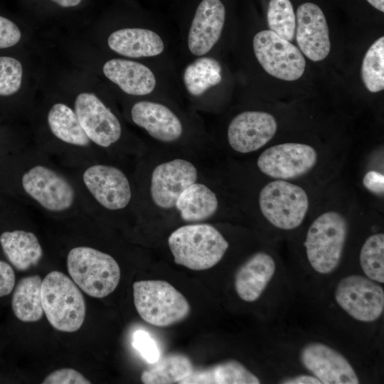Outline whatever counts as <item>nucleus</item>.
<instances>
[{
	"label": "nucleus",
	"instance_id": "nucleus-38",
	"mask_svg": "<svg viewBox=\"0 0 384 384\" xmlns=\"http://www.w3.org/2000/svg\"><path fill=\"white\" fill-rule=\"evenodd\" d=\"M283 384H321V382L311 374H299L282 379Z\"/></svg>",
	"mask_w": 384,
	"mask_h": 384
},
{
	"label": "nucleus",
	"instance_id": "nucleus-30",
	"mask_svg": "<svg viewBox=\"0 0 384 384\" xmlns=\"http://www.w3.org/2000/svg\"><path fill=\"white\" fill-rule=\"evenodd\" d=\"M361 78L367 90L378 92L384 89V37L377 39L367 50L362 63Z\"/></svg>",
	"mask_w": 384,
	"mask_h": 384
},
{
	"label": "nucleus",
	"instance_id": "nucleus-6",
	"mask_svg": "<svg viewBox=\"0 0 384 384\" xmlns=\"http://www.w3.org/2000/svg\"><path fill=\"white\" fill-rule=\"evenodd\" d=\"M259 207L263 217L274 228L292 230L299 227L309 210L306 191L287 180L274 179L259 194Z\"/></svg>",
	"mask_w": 384,
	"mask_h": 384
},
{
	"label": "nucleus",
	"instance_id": "nucleus-37",
	"mask_svg": "<svg viewBox=\"0 0 384 384\" xmlns=\"http://www.w3.org/2000/svg\"><path fill=\"white\" fill-rule=\"evenodd\" d=\"M364 187L369 191L381 195L384 192V176L375 170L367 171L363 178Z\"/></svg>",
	"mask_w": 384,
	"mask_h": 384
},
{
	"label": "nucleus",
	"instance_id": "nucleus-2",
	"mask_svg": "<svg viewBox=\"0 0 384 384\" xmlns=\"http://www.w3.org/2000/svg\"><path fill=\"white\" fill-rule=\"evenodd\" d=\"M175 263L193 270H204L217 265L229 243L220 232L207 223L181 226L168 238Z\"/></svg>",
	"mask_w": 384,
	"mask_h": 384
},
{
	"label": "nucleus",
	"instance_id": "nucleus-19",
	"mask_svg": "<svg viewBox=\"0 0 384 384\" xmlns=\"http://www.w3.org/2000/svg\"><path fill=\"white\" fill-rule=\"evenodd\" d=\"M132 119L144 129L154 139L163 142L178 139L183 133L179 118L166 105L143 100L136 102L131 110Z\"/></svg>",
	"mask_w": 384,
	"mask_h": 384
},
{
	"label": "nucleus",
	"instance_id": "nucleus-25",
	"mask_svg": "<svg viewBox=\"0 0 384 384\" xmlns=\"http://www.w3.org/2000/svg\"><path fill=\"white\" fill-rule=\"evenodd\" d=\"M42 279L38 275L22 278L12 296L11 308L16 317L23 322L39 321L44 314L42 305Z\"/></svg>",
	"mask_w": 384,
	"mask_h": 384
},
{
	"label": "nucleus",
	"instance_id": "nucleus-15",
	"mask_svg": "<svg viewBox=\"0 0 384 384\" xmlns=\"http://www.w3.org/2000/svg\"><path fill=\"white\" fill-rule=\"evenodd\" d=\"M82 179L95 200L107 209H122L131 200L129 180L124 172L117 167L104 164L92 165L84 171Z\"/></svg>",
	"mask_w": 384,
	"mask_h": 384
},
{
	"label": "nucleus",
	"instance_id": "nucleus-20",
	"mask_svg": "<svg viewBox=\"0 0 384 384\" xmlns=\"http://www.w3.org/2000/svg\"><path fill=\"white\" fill-rule=\"evenodd\" d=\"M102 71L107 78L131 95H149L155 90L157 83L152 70L134 60L110 59L104 64Z\"/></svg>",
	"mask_w": 384,
	"mask_h": 384
},
{
	"label": "nucleus",
	"instance_id": "nucleus-3",
	"mask_svg": "<svg viewBox=\"0 0 384 384\" xmlns=\"http://www.w3.org/2000/svg\"><path fill=\"white\" fill-rule=\"evenodd\" d=\"M43 312L56 330L74 332L82 325L86 312L84 297L77 284L64 273L52 271L42 281Z\"/></svg>",
	"mask_w": 384,
	"mask_h": 384
},
{
	"label": "nucleus",
	"instance_id": "nucleus-24",
	"mask_svg": "<svg viewBox=\"0 0 384 384\" xmlns=\"http://www.w3.org/2000/svg\"><path fill=\"white\" fill-rule=\"evenodd\" d=\"M260 378L236 360L194 370L181 384H258Z\"/></svg>",
	"mask_w": 384,
	"mask_h": 384
},
{
	"label": "nucleus",
	"instance_id": "nucleus-9",
	"mask_svg": "<svg viewBox=\"0 0 384 384\" xmlns=\"http://www.w3.org/2000/svg\"><path fill=\"white\" fill-rule=\"evenodd\" d=\"M317 151L311 145L287 142L268 147L259 156L257 166L274 179L290 180L309 173L317 164Z\"/></svg>",
	"mask_w": 384,
	"mask_h": 384
},
{
	"label": "nucleus",
	"instance_id": "nucleus-11",
	"mask_svg": "<svg viewBox=\"0 0 384 384\" xmlns=\"http://www.w3.org/2000/svg\"><path fill=\"white\" fill-rule=\"evenodd\" d=\"M299 361L321 384H358L360 379L355 368L339 351L321 342H309L302 346Z\"/></svg>",
	"mask_w": 384,
	"mask_h": 384
},
{
	"label": "nucleus",
	"instance_id": "nucleus-35",
	"mask_svg": "<svg viewBox=\"0 0 384 384\" xmlns=\"http://www.w3.org/2000/svg\"><path fill=\"white\" fill-rule=\"evenodd\" d=\"M21 38V33L18 26L10 19L0 16V49L16 45Z\"/></svg>",
	"mask_w": 384,
	"mask_h": 384
},
{
	"label": "nucleus",
	"instance_id": "nucleus-39",
	"mask_svg": "<svg viewBox=\"0 0 384 384\" xmlns=\"http://www.w3.org/2000/svg\"><path fill=\"white\" fill-rule=\"evenodd\" d=\"M63 7H73L78 5L82 0H51Z\"/></svg>",
	"mask_w": 384,
	"mask_h": 384
},
{
	"label": "nucleus",
	"instance_id": "nucleus-23",
	"mask_svg": "<svg viewBox=\"0 0 384 384\" xmlns=\"http://www.w3.org/2000/svg\"><path fill=\"white\" fill-rule=\"evenodd\" d=\"M175 207L184 221L200 222L215 213L218 201L215 193L207 186L195 182L179 195Z\"/></svg>",
	"mask_w": 384,
	"mask_h": 384
},
{
	"label": "nucleus",
	"instance_id": "nucleus-16",
	"mask_svg": "<svg viewBox=\"0 0 384 384\" xmlns=\"http://www.w3.org/2000/svg\"><path fill=\"white\" fill-rule=\"evenodd\" d=\"M295 31L299 49L308 58L316 62L327 57L331 50L329 31L319 6L306 2L298 7Z\"/></svg>",
	"mask_w": 384,
	"mask_h": 384
},
{
	"label": "nucleus",
	"instance_id": "nucleus-29",
	"mask_svg": "<svg viewBox=\"0 0 384 384\" xmlns=\"http://www.w3.org/2000/svg\"><path fill=\"white\" fill-rule=\"evenodd\" d=\"M359 264L363 274L378 283H384V234L369 235L361 246Z\"/></svg>",
	"mask_w": 384,
	"mask_h": 384
},
{
	"label": "nucleus",
	"instance_id": "nucleus-17",
	"mask_svg": "<svg viewBox=\"0 0 384 384\" xmlns=\"http://www.w3.org/2000/svg\"><path fill=\"white\" fill-rule=\"evenodd\" d=\"M225 20V9L220 0H202L188 33L190 53L198 57L209 53L220 38Z\"/></svg>",
	"mask_w": 384,
	"mask_h": 384
},
{
	"label": "nucleus",
	"instance_id": "nucleus-1",
	"mask_svg": "<svg viewBox=\"0 0 384 384\" xmlns=\"http://www.w3.org/2000/svg\"><path fill=\"white\" fill-rule=\"evenodd\" d=\"M348 232V221L337 210L325 211L311 223L304 247L308 263L316 273L327 275L338 267Z\"/></svg>",
	"mask_w": 384,
	"mask_h": 384
},
{
	"label": "nucleus",
	"instance_id": "nucleus-27",
	"mask_svg": "<svg viewBox=\"0 0 384 384\" xmlns=\"http://www.w3.org/2000/svg\"><path fill=\"white\" fill-rule=\"evenodd\" d=\"M193 371L191 359L181 353H171L159 358L144 370L141 380L145 384L181 383Z\"/></svg>",
	"mask_w": 384,
	"mask_h": 384
},
{
	"label": "nucleus",
	"instance_id": "nucleus-22",
	"mask_svg": "<svg viewBox=\"0 0 384 384\" xmlns=\"http://www.w3.org/2000/svg\"><path fill=\"white\" fill-rule=\"evenodd\" d=\"M0 246L8 261L18 271L36 265L43 256L37 237L23 230L3 231L0 234Z\"/></svg>",
	"mask_w": 384,
	"mask_h": 384
},
{
	"label": "nucleus",
	"instance_id": "nucleus-36",
	"mask_svg": "<svg viewBox=\"0 0 384 384\" xmlns=\"http://www.w3.org/2000/svg\"><path fill=\"white\" fill-rule=\"evenodd\" d=\"M16 282L13 267L0 260V297L9 295L14 290Z\"/></svg>",
	"mask_w": 384,
	"mask_h": 384
},
{
	"label": "nucleus",
	"instance_id": "nucleus-34",
	"mask_svg": "<svg viewBox=\"0 0 384 384\" xmlns=\"http://www.w3.org/2000/svg\"><path fill=\"white\" fill-rule=\"evenodd\" d=\"M43 384H90L91 382L78 370L65 368L53 371L42 382Z\"/></svg>",
	"mask_w": 384,
	"mask_h": 384
},
{
	"label": "nucleus",
	"instance_id": "nucleus-14",
	"mask_svg": "<svg viewBox=\"0 0 384 384\" xmlns=\"http://www.w3.org/2000/svg\"><path fill=\"white\" fill-rule=\"evenodd\" d=\"M197 178L196 168L187 160L176 159L160 164L151 174V199L161 208H171L183 191L196 182Z\"/></svg>",
	"mask_w": 384,
	"mask_h": 384
},
{
	"label": "nucleus",
	"instance_id": "nucleus-5",
	"mask_svg": "<svg viewBox=\"0 0 384 384\" xmlns=\"http://www.w3.org/2000/svg\"><path fill=\"white\" fill-rule=\"evenodd\" d=\"M135 308L146 323L166 327L186 319L191 306L185 297L164 280H142L133 284Z\"/></svg>",
	"mask_w": 384,
	"mask_h": 384
},
{
	"label": "nucleus",
	"instance_id": "nucleus-7",
	"mask_svg": "<svg viewBox=\"0 0 384 384\" xmlns=\"http://www.w3.org/2000/svg\"><path fill=\"white\" fill-rule=\"evenodd\" d=\"M381 284L360 274L342 277L336 284L334 297L348 316L361 323H373L384 311V290Z\"/></svg>",
	"mask_w": 384,
	"mask_h": 384
},
{
	"label": "nucleus",
	"instance_id": "nucleus-28",
	"mask_svg": "<svg viewBox=\"0 0 384 384\" xmlns=\"http://www.w3.org/2000/svg\"><path fill=\"white\" fill-rule=\"evenodd\" d=\"M48 124L54 136L65 143L80 146L90 144L75 111L65 104L52 106L48 114Z\"/></svg>",
	"mask_w": 384,
	"mask_h": 384
},
{
	"label": "nucleus",
	"instance_id": "nucleus-41",
	"mask_svg": "<svg viewBox=\"0 0 384 384\" xmlns=\"http://www.w3.org/2000/svg\"><path fill=\"white\" fill-rule=\"evenodd\" d=\"M1 149H0V156H1Z\"/></svg>",
	"mask_w": 384,
	"mask_h": 384
},
{
	"label": "nucleus",
	"instance_id": "nucleus-40",
	"mask_svg": "<svg viewBox=\"0 0 384 384\" xmlns=\"http://www.w3.org/2000/svg\"><path fill=\"white\" fill-rule=\"evenodd\" d=\"M367 1L378 10L384 11V0H367Z\"/></svg>",
	"mask_w": 384,
	"mask_h": 384
},
{
	"label": "nucleus",
	"instance_id": "nucleus-33",
	"mask_svg": "<svg viewBox=\"0 0 384 384\" xmlns=\"http://www.w3.org/2000/svg\"><path fill=\"white\" fill-rule=\"evenodd\" d=\"M133 346L140 353L142 358L149 363L156 362L160 358L159 348L146 331L139 330L133 336Z\"/></svg>",
	"mask_w": 384,
	"mask_h": 384
},
{
	"label": "nucleus",
	"instance_id": "nucleus-10",
	"mask_svg": "<svg viewBox=\"0 0 384 384\" xmlns=\"http://www.w3.org/2000/svg\"><path fill=\"white\" fill-rule=\"evenodd\" d=\"M23 191L45 209L62 212L69 209L75 200V191L69 181L50 168L36 165L21 178Z\"/></svg>",
	"mask_w": 384,
	"mask_h": 384
},
{
	"label": "nucleus",
	"instance_id": "nucleus-13",
	"mask_svg": "<svg viewBox=\"0 0 384 384\" xmlns=\"http://www.w3.org/2000/svg\"><path fill=\"white\" fill-rule=\"evenodd\" d=\"M277 127L274 117L268 112H242L230 121L228 127V141L231 148L238 152H253L274 137Z\"/></svg>",
	"mask_w": 384,
	"mask_h": 384
},
{
	"label": "nucleus",
	"instance_id": "nucleus-8",
	"mask_svg": "<svg viewBox=\"0 0 384 384\" xmlns=\"http://www.w3.org/2000/svg\"><path fill=\"white\" fill-rule=\"evenodd\" d=\"M253 50L263 69L274 78L294 81L304 72L306 60L301 50L270 30L255 35Z\"/></svg>",
	"mask_w": 384,
	"mask_h": 384
},
{
	"label": "nucleus",
	"instance_id": "nucleus-31",
	"mask_svg": "<svg viewBox=\"0 0 384 384\" xmlns=\"http://www.w3.org/2000/svg\"><path fill=\"white\" fill-rule=\"evenodd\" d=\"M267 18L270 31L288 41L294 40L296 16L289 0H270Z\"/></svg>",
	"mask_w": 384,
	"mask_h": 384
},
{
	"label": "nucleus",
	"instance_id": "nucleus-12",
	"mask_svg": "<svg viewBox=\"0 0 384 384\" xmlns=\"http://www.w3.org/2000/svg\"><path fill=\"white\" fill-rule=\"evenodd\" d=\"M75 112L90 140L97 145L108 147L120 138L122 127L118 118L95 94H79Z\"/></svg>",
	"mask_w": 384,
	"mask_h": 384
},
{
	"label": "nucleus",
	"instance_id": "nucleus-26",
	"mask_svg": "<svg viewBox=\"0 0 384 384\" xmlns=\"http://www.w3.org/2000/svg\"><path fill=\"white\" fill-rule=\"evenodd\" d=\"M222 81L220 63L209 56H199L184 69L183 82L187 92L193 97L203 95Z\"/></svg>",
	"mask_w": 384,
	"mask_h": 384
},
{
	"label": "nucleus",
	"instance_id": "nucleus-32",
	"mask_svg": "<svg viewBox=\"0 0 384 384\" xmlns=\"http://www.w3.org/2000/svg\"><path fill=\"white\" fill-rule=\"evenodd\" d=\"M22 65L10 56H0V97L16 94L21 86Z\"/></svg>",
	"mask_w": 384,
	"mask_h": 384
},
{
	"label": "nucleus",
	"instance_id": "nucleus-18",
	"mask_svg": "<svg viewBox=\"0 0 384 384\" xmlns=\"http://www.w3.org/2000/svg\"><path fill=\"white\" fill-rule=\"evenodd\" d=\"M276 270V261L270 253H254L236 271L234 286L238 296L246 302L258 300L272 280Z\"/></svg>",
	"mask_w": 384,
	"mask_h": 384
},
{
	"label": "nucleus",
	"instance_id": "nucleus-21",
	"mask_svg": "<svg viewBox=\"0 0 384 384\" xmlns=\"http://www.w3.org/2000/svg\"><path fill=\"white\" fill-rule=\"evenodd\" d=\"M107 44L114 52L131 58L156 56L165 48L162 38L156 32L143 28L117 30L108 37Z\"/></svg>",
	"mask_w": 384,
	"mask_h": 384
},
{
	"label": "nucleus",
	"instance_id": "nucleus-4",
	"mask_svg": "<svg viewBox=\"0 0 384 384\" xmlns=\"http://www.w3.org/2000/svg\"><path fill=\"white\" fill-rule=\"evenodd\" d=\"M70 276L87 295L103 298L111 294L120 279V268L109 254L90 247L71 249L67 257Z\"/></svg>",
	"mask_w": 384,
	"mask_h": 384
}]
</instances>
